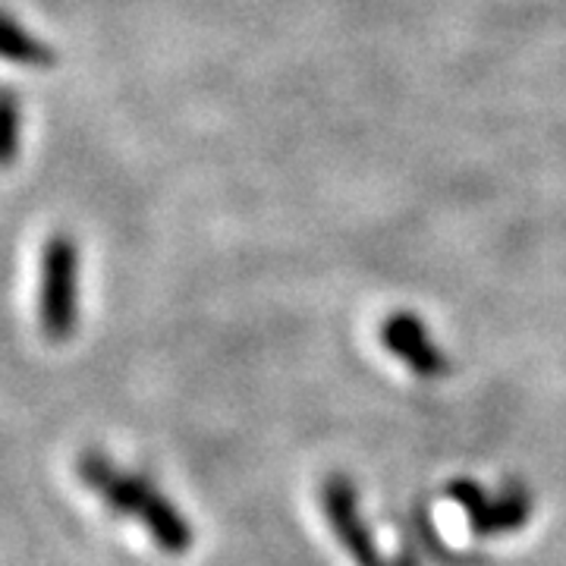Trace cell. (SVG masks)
Returning <instances> with one entry per match:
<instances>
[{"label":"cell","mask_w":566,"mask_h":566,"mask_svg":"<svg viewBox=\"0 0 566 566\" xmlns=\"http://www.w3.org/2000/svg\"><path fill=\"white\" fill-rule=\"evenodd\" d=\"M387 344L397 346V353L409 359L412 368H419L424 375H434L441 363H438V356L431 353V346L424 344L422 334H419V324L412 327V324H394V331H387Z\"/></svg>","instance_id":"5"},{"label":"cell","mask_w":566,"mask_h":566,"mask_svg":"<svg viewBox=\"0 0 566 566\" xmlns=\"http://www.w3.org/2000/svg\"><path fill=\"white\" fill-rule=\"evenodd\" d=\"M0 61L17 63V66H51L54 51L13 17L0 13Z\"/></svg>","instance_id":"4"},{"label":"cell","mask_w":566,"mask_h":566,"mask_svg":"<svg viewBox=\"0 0 566 566\" xmlns=\"http://www.w3.org/2000/svg\"><path fill=\"white\" fill-rule=\"evenodd\" d=\"M39 322L51 344L70 340L80 322V252L70 237H54L44 245Z\"/></svg>","instance_id":"2"},{"label":"cell","mask_w":566,"mask_h":566,"mask_svg":"<svg viewBox=\"0 0 566 566\" xmlns=\"http://www.w3.org/2000/svg\"><path fill=\"white\" fill-rule=\"evenodd\" d=\"M22 111L20 98L7 88H0V167H10L20 158Z\"/></svg>","instance_id":"6"},{"label":"cell","mask_w":566,"mask_h":566,"mask_svg":"<svg viewBox=\"0 0 566 566\" xmlns=\"http://www.w3.org/2000/svg\"><path fill=\"white\" fill-rule=\"evenodd\" d=\"M80 475L82 482L92 488L114 513L142 523L145 532L161 547L182 554L192 545V532L182 523L180 513L167 504V497H161L145 479L133 475V472H123L102 457H82Z\"/></svg>","instance_id":"1"},{"label":"cell","mask_w":566,"mask_h":566,"mask_svg":"<svg viewBox=\"0 0 566 566\" xmlns=\"http://www.w3.org/2000/svg\"><path fill=\"white\" fill-rule=\"evenodd\" d=\"M327 513H331V523L337 526V535L344 538V545L359 560V566H378L375 547L365 538L363 528L356 526L353 494H349V488L344 482H334V485L327 488Z\"/></svg>","instance_id":"3"}]
</instances>
